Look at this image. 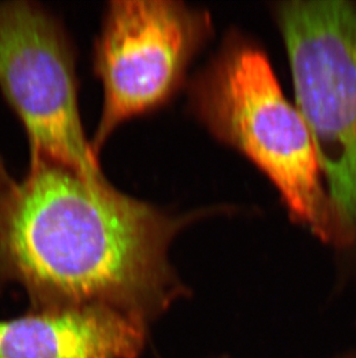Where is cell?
Returning a JSON list of instances; mask_svg holds the SVG:
<instances>
[{
	"label": "cell",
	"mask_w": 356,
	"mask_h": 358,
	"mask_svg": "<svg viewBox=\"0 0 356 358\" xmlns=\"http://www.w3.org/2000/svg\"><path fill=\"white\" fill-rule=\"evenodd\" d=\"M191 218L29 158L0 189V287H22L35 310L98 306L147 326L188 296L169 246Z\"/></svg>",
	"instance_id": "6da1fadb"
},
{
	"label": "cell",
	"mask_w": 356,
	"mask_h": 358,
	"mask_svg": "<svg viewBox=\"0 0 356 358\" xmlns=\"http://www.w3.org/2000/svg\"><path fill=\"white\" fill-rule=\"evenodd\" d=\"M192 103L216 138L269 176L290 215L332 246V210L313 138L265 52L246 38H229L193 83Z\"/></svg>",
	"instance_id": "7a4b0ae2"
},
{
	"label": "cell",
	"mask_w": 356,
	"mask_h": 358,
	"mask_svg": "<svg viewBox=\"0 0 356 358\" xmlns=\"http://www.w3.org/2000/svg\"><path fill=\"white\" fill-rule=\"evenodd\" d=\"M276 19L288 54L296 108L325 176L332 247L356 248V3L294 0Z\"/></svg>",
	"instance_id": "3957f363"
},
{
	"label": "cell",
	"mask_w": 356,
	"mask_h": 358,
	"mask_svg": "<svg viewBox=\"0 0 356 358\" xmlns=\"http://www.w3.org/2000/svg\"><path fill=\"white\" fill-rule=\"evenodd\" d=\"M0 88L26 130L29 158L107 181L81 124L71 42L38 3H0Z\"/></svg>",
	"instance_id": "277c9868"
},
{
	"label": "cell",
	"mask_w": 356,
	"mask_h": 358,
	"mask_svg": "<svg viewBox=\"0 0 356 358\" xmlns=\"http://www.w3.org/2000/svg\"><path fill=\"white\" fill-rule=\"evenodd\" d=\"M209 31V14L181 1H111L95 45V71L105 93L95 152L121 122L175 93Z\"/></svg>",
	"instance_id": "5b68a950"
},
{
	"label": "cell",
	"mask_w": 356,
	"mask_h": 358,
	"mask_svg": "<svg viewBox=\"0 0 356 358\" xmlns=\"http://www.w3.org/2000/svg\"><path fill=\"white\" fill-rule=\"evenodd\" d=\"M146 327L98 306L35 310L0 320V358H139Z\"/></svg>",
	"instance_id": "8992f818"
},
{
	"label": "cell",
	"mask_w": 356,
	"mask_h": 358,
	"mask_svg": "<svg viewBox=\"0 0 356 358\" xmlns=\"http://www.w3.org/2000/svg\"><path fill=\"white\" fill-rule=\"evenodd\" d=\"M14 182H15V180L13 179V176H10L3 157L0 156V189L12 186Z\"/></svg>",
	"instance_id": "52a82bcc"
},
{
	"label": "cell",
	"mask_w": 356,
	"mask_h": 358,
	"mask_svg": "<svg viewBox=\"0 0 356 358\" xmlns=\"http://www.w3.org/2000/svg\"><path fill=\"white\" fill-rule=\"evenodd\" d=\"M327 358H356V345Z\"/></svg>",
	"instance_id": "ba28073f"
}]
</instances>
